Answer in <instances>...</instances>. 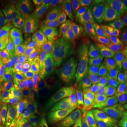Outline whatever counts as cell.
Wrapping results in <instances>:
<instances>
[{
  "mask_svg": "<svg viewBox=\"0 0 127 127\" xmlns=\"http://www.w3.org/2000/svg\"><path fill=\"white\" fill-rule=\"evenodd\" d=\"M104 110L107 127L127 124V77L122 74L109 82Z\"/></svg>",
  "mask_w": 127,
  "mask_h": 127,
  "instance_id": "cell-1",
  "label": "cell"
},
{
  "mask_svg": "<svg viewBox=\"0 0 127 127\" xmlns=\"http://www.w3.org/2000/svg\"><path fill=\"white\" fill-rule=\"evenodd\" d=\"M78 52V39L66 25H63L59 26L51 37L46 59L50 66L61 67L70 63Z\"/></svg>",
  "mask_w": 127,
  "mask_h": 127,
  "instance_id": "cell-2",
  "label": "cell"
},
{
  "mask_svg": "<svg viewBox=\"0 0 127 127\" xmlns=\"http://www.w3.org/2000/svg\"><path fill=\"white\" fill-rule=\"evenodd\" d=\"M31 14L37 23L52 32V35L66 19L64 6L59 0L36 1Z\"/></svg>",
  "mask_w": 127,
  "mask_h": 127,
  "instance_id": "cell-3",
  "label": "cell"
},
{
  "mask_svg": "<svg viewBox=\"0 0 127 127\" xmlns=\"http://www.w3.org/2000/svg\"><path fill=\"white\" fill-rule=\"evenodd\" d=\"M80 59L97 81H111L117 77V59L114 55H102L83 52L81 53Z\"/></svg>",
  "mask_w": 127,
  "mask_h": 127,
  "instance_id": "cell-4",
  "label": "cell"
},
{
  "mask_svg": "<svg viewBox=\"0 0 127 127\" xmlns=\"http://www.w3.org/2000/svg\"><path fill=\"white\" fill-rule=\"evenodd\" d=\"M4 22L12 38L18 44L26 41L38 23L32 16L31 11L28 10L7 14L4 18Z\"/></svg>",
  "mask_w": 127,
  "mask_h": 127,
  "instance_id": "cell-5",
  "label": "cell"
},
{
  "mask_svg": "<svg viewBox=\"0 0 127 127\" xmlns=\"http://www.w3.org/2000/svg\"><path fill=\"white\" fill-rule=\"evenodd\" d=\"M122 14L123 11H117L100 16L92 31L90 40L97 42L116 38L122 21Z\"/></svg>",
  "mask_w": 127,
  "mask_h": 127,
  "instance_id": "cell-6",
  "label": "cell"
},
{
  "mask_svg": "<svg viewBox=\"0 0 127 127\" xmlns=\"http://www.w3.org/2000/svg\"><path fill=\"white\" fill-rule=\"evenodd\" d=\"M64 81L71 80L78 93H81L86 87L95 81L93 74L87 68L81 59H78L71 63L63 75Z\"/></svg>",
  "mask_w": 127,
  "mask_h": 127,
  "instance_id": "cell-7",
  "label": "cell"
},
{
  "mask_svg": "<svg viewBox=\"0 0 127 127\" xmlns=\"http://www.w3.org/2000/svg\"><path fill=\"white\" fill-rule=\"evenodd\" d=\"M97 16V7H94L88 11H81L80 13L73 15L66 26L78 40L81 39L86 36Z\"/></svg>",
  "mask_w": 127,
  "mask_h": 127,
  "instance_id": "cell-8",
  "label": "cell"
},
{
  "mask_svg": "<svg viewBox=\"0 0 127 127\" xmlns=\"http://www.w3.org/2000/svg\"><path fill=\"white\" fill-rule=\"evenodd\" d=\"M26 51L21 44H17L2 55L4 62L0 66V77L5 75L18 76L20 72V62L26 56Z\"/></svg>",
  "mask_w": 127,
  "mask_h": 127,
  "instance_id": "cell-9",
  "label": "cell"
},
{
  "mask_svg": "<svg viewBox=\"0 0 127 127\" xmlns=\"http://www.w3.org/2000/svg\"><path fill=\"white\" fill-rule=\"evenodd\" d=\"M109 82L95 80L82 91L83 99L92 102L95 107H104Z\"/></svg>",
  "mask_w": 127,
  "mask_h": 127,
  "instance_id": "cell-10",
  "label": "cell"
},
{
  "mask_svg": "<svg viewBox=\"0 0 127 127\" xmlns=\"http://www.w3.org/2000/svg\"><path fill=\"white\" fill-rule=\"evenodd\" d=\"M119 50L116 38L97 42H93L89 40L84 42L81 48V52H91L102 55H114Z\"/></svg>",
  "mask_w": 127,
  "mask_h": 127,
  "instance_id": "cell-11",
  "label": "cell"
},
{
  "mask_svg": "<svg viewBox=\"0 0 127 127\" xmlns=\"http://www.w3.org/2000/svg\"><path fill=\"white\" fill-rule=\"evenodd\" d=\"M12 98L18 106L21 113L30 108L31 94L24 78L19 72L18 83L12 95Z\"/></svg>",
  "mask_w": 127,
  "mask_h": 127,
  "instance_id": "cell-12",
  "label": "cell"
},
{
  "mask_svg": "<svg viewBox=\"0 0 127 127\" xmlns=\"http://www.w3.org/2000/svg\"><path fill=\"white\" fill-rule=\"evenodd\" d=\"M45 73L44 64L36 57L26 55L20 62V73L23 78Z\"/></svg>",
  "mask_w": 127,
  "mask_h": 127,
  "instance_id": "cell-13",
  "label": "cell"
},
{
  "mask_svg": "<svg viewBox=\"0 0 127 127\" xmlns=\"http://www.w3.org/2000/svg\"><path fill=\"white\" fill-rule=\"evenodd\" d=\"M53 95V90L47 87L35 92L31 97L30 108L37 112L42 109L50 107Z\"/></svg>",
  "mask_w": 127,
  "mask_h": 127,
  "instance_id": "cell-14",
  "label": "cell"
},
{
  "mask_svg": "<svg viewBox=\"0 0 127 127\" xmlns=\"http://www.w3.org/2000/svg\"><path fill=\"white\" fill-rule=\"evenodd\" d=\"M71 96H72L71 101L65 107H64L55 117V121L58 124L59 127H63L64 124L66 122L67 119L73 112L79 109L81 104L84 100L82 97L81 93H75L71 95Z\"/></svg>",
  "mask_w": 127,
  "mask_h": 127,
  "instance_id": "cell-15",
  "label": "cell"
},
{
  "mask_svg": "<svg viewBox=\"0 0 127 127\" xmlns=\"http://www.w3.org/2000/svg\"><path fill=\"white\" fill-rule=\"evenodd\" d=\"M20 116L21 112L12 97L0 101V118L1 119L9 117L19 118Z\"/></svg>",
  "mask_w": 127,
  "mask_h": 127,
  "instance_id": "cell-16",
  "label": "cell"
},
{
  "mask_svg": "<svg viewBox=\"0 0 127 127\" xmlns=\"http://www.w3.org/2000/svg\"><path fill=\"white\" fill-rule=\"evenodd\" d=\"M127 5V1L123 0H105L97 6L98 16L112 13L117 11H124Z\"/></svg>",
  "mask_w": 127,
  "mask_h": 127,
  "instance_id": "cell-17",
  "label": "cell"
},
{
  "mask_svg": "<svg viewBox=\"0 0 127 127\" xmlns=\"http://www.w3.org/2000/svg\"><path fill=\"white\" fill-rule=\"evenodd\" d=\"M16 44V42L9 34L8 28L0 18V56L11 49Z\"/></svg>",
  "mask_w": 127,
  "mask_h": 127,
  "instance_id": "cell-18",
  "label": "cell"
},
{
  "mask_svg": "<svg viewBox=\"0 0 127 127\" xmlns=\"http://www.w3.org/2000/svg\"><path fill=\"white\" fill-rule=\"evenodd\" d=\"M24 79L27 84L31 97L35 92L44 88L45 85L47 83L45 73H42L36 75L28 76L24 78Z\"/></svg>",
  "mask_w": 127,
  "mask_h": 127,
  "instance_id": "cell-19",
  "label": "cell"
},
{
  "mask_svg": "<svg viewBox=\"0 0 127 127\" xmlns=\"http://www.w3.org/2000/svg\"><path fill=\"white\" fill-rule=\"evenodd\" d=\"M47 31L48 29L37 23L35 30L23 42V48L26 51V52H28L32 47L36 45L42 37L45 35V33Z\"/></svg>",
  "mask_w": 127,
  "mask_h": 127,
  "instance_id": "cell-20",
  "label": "cell"
},
{
  "mask_svg": "<svg viewBox=\"0 0 127 127\" xmlns=\"http://www.w3.org/2000/svg\"><path fill=\"white\" fill-rule=\"evenodd\" d=\"M52 37V32L48 30L45 33V35L42 37L38 43L34 47H32L28 53L30 55H33L35 57H40L46 54L49 49Z\"/></svg>",
  "mask_w": 127,
  "mask_h": 127,
  "instance_id": "cell-21",
  "label": "cell"
},
{
  "mask_svg": "<svg viewBox=\"0 0 127 127\" xmlns=\"http://www.w3.org/2000/svg\"><path fill=\"white\" fill-rule=\"evenodd\" d=\"M35 2V1H28V0L4 1L2 4L3 5H4V6H2V9L3 10H4L5 12H8L9 14L17 11H23V10L31 11V9L32 8Z\"/></svg>",
  "mask_w": 127,
  "mask_h": 127,
  "instance_id": "cell-22",
  "label": "cell"
},
{
  "mask_svg": "<svg viewBox=\"0 0 127 127\" xmlns=\"http://www.w3.org/2000/svg\"><path fill=\"white\" fill-rule=\"evenodd\" d=\"M88 127H107L104 107H95L91 112Z\"/></svg>",
  "mask_w": 127,
  "mask_h": 127,
  "instance_id": "cell-23",
  "label": "cell"
},
{
  "mask_svg": "<svg viewBox=\"0 0 127 127\" xmlns=\"http://www.w3.org/2000/svg\"><path fill=\"white\" fill-rule=\"evenodd\" d=\"M48 76L50 80L47 81V88L51 90H55L64 81L62 69L59 67L50 66L48 71Z\"/></svg>",
  "mask_w": 127,
  "mask_h": 127,
  "instance_id": "cell-24",
  "label": "cell"
},
{
  "mask_svg": "<svg viewBox=\"0 0 127 127\" xmlns=\"http://www.w3.org/2000/svg\"><path fill=\"white\" fill-rule=\"evenodd\" d=\"M72 100L71 95H53L50 102V108L55 117L61 109L68 104Z\"/></svg>",
  "mask_w": 127,
  "mask_h": 127,
  "instance_id": "cell-25",
  "label": "cell"
},
{
  "mask_svg": "<svg viewBox=\"0 0 127 127\" xmlns=\"http://www.w3.org/2000/svg\"><path fill=\"white\" fill-rule=\"evenodd\" d=\"M37 112L31 108L21 113L19 117V122L16 127H31L35 122Z\"/></svg>",
  "mask_w": 127,
  "mask_h": 127,
  "instance_id": "cell-26",
  "label": "cell"
},
{
  "mask_svg": "<svg viewBox=\"0 0 127 127\" xmlns=\"http://www.w3.org/2000/svg\"><path fill=\"white\" fill-rule=\"evenodd\" d=\"M55 120V115L51 111L50 107H47L37 112L35 124L47 127L50 123Z\"/></svg>",
  "mask_w": 127,
  "mask_h": 127,
  "instance_id": "cell-27",
  "label": "cell"
},
{
  "mask_svg": "<svg viewBox=\"0 0 127 127\" xmlns=\"http://www.w3.org/2000/svg\"><path fill=\"white\" fill-rule=\"evenodd\" d=\"M76 93L74 83L71 80L64 81L59 86L53 90V94L55 95H71Z\"/></svg>",
  "mask_w": 127,
  "mask_h": 127,
  "instance_id": "cell-28",
  "label": "cell"
},
{
  "mask_svg": "<svg viewBox=\"0 0 127 127\" xmlns=\"http://www.w3.org/2000/svg\"><path fill=\"white\" fill-rule=\"evenodd\" d=\"M116 42L119 50H122L127 46V22L122 20L116 35Z\"/></svg>",
  "mask_w": 127,
  "mask_h": 127,
  "instance_id": "cell-29",
  "label": "cell"
},
{
  "mask_svg": "<svg viewBox=\"0 0 127 127\" xmlns=\"http://www.w3.org/2000/svg\"><path fill=\"white\" fill-rule=\"evenodd\" d=\"M127 70V46L119 53L117 60V76L122 75Z\"/></svg>",
  "mask_w": 127,
  "mask_h": 127,
  "instance_id": "cell-30",
  "label": "cell"
},
{
  "mask_svg": "<svg viewBox=\"0 0 127 127\" xmlns=\"http://www.w3.org/2000/svg\"><path fill=\"white\" fill-rule=\"evenodd\" d=\"M85 1V0H66L65 3L67 5L68 9L75 15L80 13L83 10Z\"/></svg>",
  "mask_w": 127,
  "mask_h": 127,
  "instance_id": "cell-31",
  "label": "cell"
},
{
  "mask_svg": "<svg viewBox=\"0 0 127 127\" xmlns=\"http://www.w3.org/2000/svg\"><path fill=\"white\" fill-rule=\"evenodd\" d=\"M14 92L10 90L8 87L6 86L4 82L0 79V100H5L11 97L13 95Z\"/></svg>",
  "mask_w": 127,
  "mask_h": 127,
  "instance_id": "cell-32",
  "label": "cell"
},
{
  "mask_svg": "<svg viewBox=\"0 0 127 127\" xmlns=\"http://www.w3.org/2000/svg\"><path fill=\"white\" fill-rule=\"evenodd\" d=\"M65 124L70 127H80V117L78 110L73 112L67 119Z\"/></svg>",
  "mask_w": 127,
  "mask_h": 127,
  "instance_id": "cell-33",
  "label": "cell"
},
{
  "mask_svg": "<svg viewBox=\"0 0 127 127\" xmlns=\"http://www.w3.org/2000/svg\"><path fill=\"white\" fill-rule=\"evenodd\" d=\"M102 0H87L85 1V5L82 11H88L94 7H97L102 3Z\"/></svg>",
  "mask_w": 127,
  "mask_h": 127,
  "instance_id": "cell-34",
  "label": "cell"
},
{
  "mask_svg": "<svg viewBox=\"0 0 127 127\" xmlns=\"http://www.w3.org/2000/svg\"><path fill=\"white\" fill-rule=\"evenodd\" d=\"M122 17H123V20H124L126 22H127V6H126V8L124 9V12H123L122 14Z\"/></svg>",
  "mask_w": 127,
  "mask_h": 127,
  "instance_id": "cell-35",
  "label": "cell"
},
{
  "mask_svg": "<svg viewBox=\"0 0 127 127\" xmlns=\"http://www.w3.org/2000/svg\"><path fill=\"white\" fill-rule=\"evenodd\" d=\"M47 127H59V126L58 125V124L54 120L53 122H52L50 123V124Z\"/></svg>",
  "mask_w": 127,
  "mask_h": 127,
  "instance_id": "cell-36",
  "label": "cell"
},
{
  "mask_svg": "<svg viewBox=\"0 0 127 127\" xmlns=\"http://www.w3.org/2000/svg\"><path fill=\"white\" fill-rule=\"evenodd\" d=\"M0 127H6L5 126L4 122H3V120L0 118Z\"/></svg>",
  "mask_w": 127,
  "mask_h": 127,
  "instance_id": "cell-37",
  "label": "cell"
},
{
  "mask_svg": "<svg viewBox=\"0 0 127 127\" xmlns=\"http://www.w3.org/2000/svg\"><path fill=\"white\" fill-rule=\"evenodd\" d=\"M31 127H43V126H41L40 124H35V123H34L33 124H32V126Z\"/></svg>",
  "mask_w": 127,
  "mask_h": 127,
  "instance_id": "cell-38",
  "label": "cell"
},
{
  "mask_svg": "<svg viewBox=\"0 0 127 127\" xmlns=\"http://www.w3.org/2000/svg\"><path fill=\"white\" fill-rule=\"evenodd\" d=\"M3 62H4V58H3V56L1 55V56H0V66L1 65V64L3 63Z\"/></svg>",
  "mask_w": 127,
  "mask_h": 127,
  "instance_id": "cell-39",
  "label": "cell"
},
{
  "mask_svg": "<svg viewBox=\"0 0 127 127\" xmlns=\"http://www.w3.org/2000/svg\"><path fill=\"white\" fill-rule=\"evenodd\" d=\"M68 127V125H66V124H64V125H63V127Z\"/></svg>",
  "mask_w": 127,
  "mask_h": 127,
  "instance_id": "cell-40",
  "label": "cell"
},
{
  "mask_svg": "<svg viewBox=\"0 0 127 127\" xmlns=\"http://www.w3.org/2000/svg\"><path fill=\"white\" fill-rule=\"evenodd\" d=\"M124 75H125V76H126L127 77V70L126 71H125V72H124Z\"/></svg>",
  "mask_w": 127,
  "mask_h": 127,
  "instance_id": "cell-41",
  "label": "cell"
}]
</instances>
